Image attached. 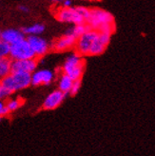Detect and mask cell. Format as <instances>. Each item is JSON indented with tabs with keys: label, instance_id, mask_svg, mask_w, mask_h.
Masks as SVG:
<instances>
[{
	"label": "cell",
	"instance_id": "7402d4cb",
	"mask_svg": "<svg viewBox=\"0 0 155 156\" xmlns=\"http://www.w3.org/2000/svg\"><path fill=\"white\" fill-rule=\"evenodd\" d=\"M18 9H19V11L22 12H30L29 7H27V6H25V5H20V6H18Z\"/></svg>",
	"mask_w": 155,
	"mask_h": 156
},
{
	"label": "cell",
	"instance_id": "cb8c5ba5",
	"mask_svg": "<svg viewBox=\"0 0 155 156\" xmlns=\"http://www.w3.org/2000/svg\"><path fill=\"white\" fill-rule=\"evenodd\" d=\"M6 107V105H5V102L3 100H0V112H1L3 108Z\"/></svg>",
	"mask_w": 155,
	"mask_h": 156
},
{
	"label": "cell",
	"instance_id": "d6986e66",
	"mask_svg": "<svg viewBox=\"0 0 155 156\" xmlns=\"http://www.w3.org/2000/svg\"><path fill=\"white\" fill-rule=\"evenodd\" d=\"M75 9L77 11V12L81 15V17L84 19L85 23H86V21L89 18V15H90V9L89 8L84 7V6H77V7H75Z\"/></svg>",
	"mask_w": 155,
	"mask_h": 156
},
{
	"label": "cell",
	"instance_id": "4fadbf2b",
	"mask_svg": "<svg viewBox=\"0 0 155 156\" xmlns=\"http://www.w3.org/2000/svg\"><path fill=\"white\" fill-rule=\"evenodd\" d=\"M20 30L24 35H28V36L36 35V36H39V34H41L45 30V26L43 24H39V23H37V24H33L32 26H28V27L22 28Z\"/></svg>",
	"mask_w": 155,
	"mask_h": 156
},
{
	"label": "cell",
	"instance_id": "484cf974",
	"mask_svg": "<svg viewBox=\"0 0 155 156\" xmlns=\"http://www.w3.org/2000/svg\"><path fill=\"white\" fill-rule=\"evenodd\" d=\"M0 34H1V30H0Z\"/></svg>",
	"mask_w": 155,
	"mask_h": 156
},
{
	"label": "cell",
	"instance_id": "ffe728a7",
	"mask_svg": "<svg viewBox=\"0 0 155 156\" xmlns=\"http://www.w3.org/2000/svg\"><path fill=\"white\" fill-rule=\"evenodd\" d=\"M81 84H82V80L79 79V80H75L73 81L72 83V88H71V90H69V94L71 95H75L78 93V91L80 90V88H81Z\"/></svg>",
	"mask_w": 155,
	"mask_h": 156
},
{
	"label": "cell",
	"instance_id": "e0dca14e",
	"mask_svg": "<svg viewBox=\"0 0 155 156\" xmlns=\"http://www.w3.org/2000/svg\"><path fill=\"white\" fill-rule=\"evenodd\" d=\"M23 102H24V101L20 98H14V99L8 100L7 103H5V105H6V108H8V111L12 112H15L16 110H18L22 106Z\"/></svg>",
	"mask_w": 155,
	"mask_h": 156
},
{
	"label": "cell",
	"instance_id": "2e32d148",
	"mask_svg": "<svg viewBox=\"0 0 155 156\" xmlns=\"http://www.w3.org/2000/svg\"><path fill=\"white\" fill-rule=\"evenodd\" d=\"M12 60L9 57L0 58V80L11 73Z\"/></svg>",
	"mask_w": 155,
	"mask_h": 156
},
{
	"label": "cell",
	"instance_id": "8fae6325",
	"mask_svg": "<svg viewBox=\"0 0 155 156\" xmlns=\"http://www.w3.org/2000/svg\"><path fill=\"white\" fill-rule=\"evenodd\" d=\"M54 78V73L50 69H40L35 71L32 73V85L40 86V85H50Z\"/></svg>",
	"mask_w": 155,
	"mask_h": 156
},
{
	"label": "cell",
	"instance_id": "30bf717a",
	"mask_svg": "<svg viewBox=\"0 0 155 156\" xmlns=\"http://www.w3.org/2000/svg\"><path fill=\"white\" fill-rule=\"evenodd\" d=\"M77 39L72 35L64 34L57 39H55L51 44H50V49L54 51H65L73 48L75 46Z\"/></svg>",
	"mask_w": 155,
	"mask_h": 156
},
{
	"label": "cell",
	"instance_id": "44dd1931",
	"mask_svg": "<svg viewBox=\"0 0 155 156\" xmlns=\"http://www.w3.org/2000/svg\"><path fill=\"white\" fill-rule=\"evenodd\" d=\"M12 94V93L10 91V90H6V89H4V88H2V87H0V100H5V99H7L9 96H11Z\"/></svg>",
	"mask_w": 155,
	"mask_h": 156
},
{
	"label": "cell",
	"instance_id": "9c48e42d",
	"mask_svg": "<svg viewBox=\"0 0 155 156\" xmlns=\"http://www.w3.org/2000/svg\"><path fill=\"white\" fill-rule=\"evenodd\" d=\"M68 94L60 91L59 90H55L45 98L42 104V108L44 111H52L58 108L62 102L65 100Z\"/></svg>",
	"mask_w": 155,
	"mask_h": 156
},
{
	"label": "cell",
	"instance_id": "d4e9b609",
	"mask_svg": "<svg viewBox=\"0 0 155 156\" xmlns=\"http://www.w3.org/2000/svg\"><path fill=\"white\" fill-rule=\"evenodd\" d=\"M3 119V117H1V116H0V121H1Z\"/></svg>",
	"mask_w": 155,
	"mask_h": 156
},
{
	"label": "cell",
	"instance_id": "ba28073f",
	"mask_svg": "<svg viewBox=\"0 0 155 156\" xmlns=\"http://www.w3.org/2000/svg\"><path fill=\"white\" fill-rule=\"evenodd\" d=\"M38 65V59H28V60H12L11 73H33L36 71Z\"/></svg>",
	"mask_w": 155,
	"mask_h": 156
},
{
	"label": "cell",
	"instance_id": "9a60e30c",
	"mask_svg": "<svg viewBox=\"0 0 155 156\" xmlns=\"http://www.w3.org/2000/svg\"><path fill=\"white\" fill-rule=\"evenodd\" d=\"M88 30H90V28L87 26V24H80V25H74L73 27L69 28L65 34H69L72 35L73 37H75L76 39H78L82 34H84L87 32Z\"/></svg>",
	"mask_w": 155,
	"mask_h": 156
},
{
	"label": "cell",
	"instance_id": "5bb4252c",
	"mask_svg": "<svg viewBox=\"0 0 155 156\" xmlns=\"http://www.w3.org/2000/svg\"><path fill=\"white\" fill-rule=\"evenodd\" d=\"M72 83H73V81L71 79V78L63 73L61 75L59 82H58V90L62 92L66 93V94H69V92L71 90V88L72 86Z\"/></svg>",
	"mask_w": 155,
	"mask_h": 156
},
{
	"label": "cell",
	"instance_id": "52a82bcc",
	"mask_svg": "<svg viewBox=\"0 0 155 156\" xmlns=\"http://www.w3.org/2000/svg\"><path fill=\"white\" fill-rule=\"evenodd\" d=\"M30 47L32 48L33 51L34 52L36 58L37 57H43L45 54L51 50L50 44L47 40H45L44 38L36 35H30L26 38Z\"/></svg>",
	"mask_w": 155,
	"mask_h": 156
},
{
	"label": "cell",
	"instance_id": "7c38bea8",
	"mask_svg": "<svg viewBox=\"0 0 155 156\" xmlns=\"http://www.w3.org/2000/svg\"><path fill=\"white\" fill-rule=\"evenodd\" d=\"M25 38H26L25 35L22 34L20 30H14V29L4 30L1 32V34H0V39L10 46L17 43Z\"/></svg>",
	"mask_w": 155,
	"mask_h": 156
},
{
	"label": "cell",
	"instance_id": "4316f807",
	"mask_svg": "<svg viewBox=\"0 0 155 156\" xmlns=\"http://www.w3.org/2000/svg\"><path fill=\"white\" fill-rule=\"evenodd\" d=\"M0 87H1V85H0Z\"/></svg>",
	"mask_w": 155,
	"mask_h": 156
},
{
	"label": "cell",
	"instance_id": "ac0fdd59",
	"mask_svg": "<svg viewBox=\"0 0 155 156\" xmlns=\"http://www.w3.org/2000/svg\"><path fill=\"white\" fill-rule=\"evenodd\" d=\"M9 52H10V45L3 42L0 39V58H5L9 57Z\"/></svg>",
	"mask_w": 155,
	"mask_h": 156
},
{
	"label": "cell",
	"instance_id": "5b68a950",
	"mask_svg": "<svg viewBox=\"0 0 155 156\" xmlns=\"http://www.w3.org/2000/svg\"><path fill=\"white\" fill-rule=\"evenodd\" d=\"M99 33L94 30H88L84 34H82L78 39L76 40L75 43V49L76 51L81 56L89 55L90 50L91 48L92 44L94 43L96 38L98 37Z\"/></svg>",
	"mask_w": 155,
	"mask_h": 156
},
{
	"label": "cell",
	"instance_id": "3957f363",
	"mask_svg": "<svg viewBox=\"0 0 155 156\" xmlns=\"http://www.w3.org/2000/svg\"><path fill=\"white\" fill-rule=\"evenodd\" d=\"M86 24L90 30L98 32L102 27L115 24V22L113 15L110 12L99 8H93V9H90V15L86 21Z\"/></svg>",
	"mask_w": 155,
	"mask_h": 156
},
{
	"label": "cell",
	"instance_id": "603a6c76",
	"mask_svg": "<svg viewBox=\"0 0 155 156\" xmlns=\"http://www.w3.org/2000/svg\"><path fill=\"white\" fill-rule=\"evenodd\" d=\"M72 7V1L66 0V1L62 2V8H71Z\"/></svg>",
	"mask_w": 155,
	"mask_h": 156
},
{
	"label": "cell",
	"instance_id": "6da1fadb",
	"mask_svg": "<svg viewBox=\"0 0 155 156\" xmlns=\"http://www.w3.org/2000/svg\"><path fill=\"white\" fill-rule=\"evenodd\" d=\"M1 87L10 90L12 93L27 89L32 85V74L27 73H10L0 80Z\"/></svg>",
	"mask_w": 155,
	"mask_h": 156
},
{
	"label": "cell",
	"instance_id": "8992f818",
	"mask_svg": "<svg viewBox=\"0 0 155 156\" xmlns=\"http://www.w3.org/2000/svg\"><path fill=\"white\" fill-rule=\"evenodd\" d=\"M55 17L59 22L72 23L74 25L86 24L81 15L77 12L75 7L71 8H60L55 12Z\"/></svg>",
	"mask_w": 155,
	"mask_h": 156
},
{
	"label": "cell",
	"instance_id": "277c9868",
	"mask_svg": "<svg viewBox=\"0 0 155 156\" xmlns=\"http://www.w3.org/2000/svg\"><path fill=\"white\" fill-rule=\"evenodd\" d=\"M9 58L11 60H28L36 58L34 52L25 39L10 46Z\"/></svg>",
	"mask_w": 155,
	"mask_h": 156
},
{
	"label": "cell",
	"instance_id": "7a4b0ae2",
	"mask_svg": "<svg viewBox=\"0 0 155 156\" xmlns=\"http://www.w3.org/2000/svg\"><path fill=\"white\" fill-rule=\"evenodd\" d=\"M85 68V62L81 55L77 52L69 54L62 67L63 73L68 75L72 81L79 80L82 78Z\"/></svg>",
	"mask_w": 155,
	"mask_h": 156
}]
</instances>
